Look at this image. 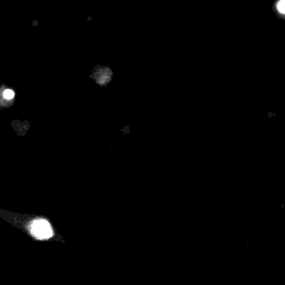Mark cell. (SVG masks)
Returning a JSON list of instances; mask_svg holds the SVG:
<instances>
[{
	"instance_id": "2",
	"label": "cell",
	"mask_w": 285,
	"mask_h": 285,
	"mask_svg": "<svg viewBox=\"0 0 285 285\" xmlns=\"http://www.w3.org/2000/svg\"><path fill=\"white\" fill-rule=\"evenodd\" d=\"M3 97L6 98V99L10 100L13 97H15V93H13L11 90H6L3 92Z\"/></svg>"
},
{
	"instance_id": "1",
	"label": "cell",
	"mask_w": 285,
	"mask_h": 285,
	"mask_svg": "<svg viewBox=\"0 0 285 285\" xmlns=\"http://www.w3.org/2000/svg\"><path fill=\"white\" fill-rule=\"evenodd\" d=\"M30 233L38 240H47L53 236V230L45 219H37L30 226Z\"/></svg>"
},
{
	"instance_id": "3",
	"label": "cell",
	"mask_w": 285,
	"mask_h": 285,
	"mask_svg": "<svg viewBox=\"0 0 285 285\" xmlns=\"http://www.w3.org/2000/svg\"><path fill=\"white\" fill-rule=\"evenodd\" d=\"M278 10L285 15V0H280L278 3Z\"/></svg>"
}]
</instances>
